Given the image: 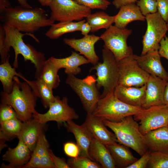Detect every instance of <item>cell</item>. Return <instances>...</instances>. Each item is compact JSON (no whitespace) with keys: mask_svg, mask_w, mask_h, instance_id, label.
<instances>
[{"mask_svg":"<svg viewBox=\"0 0 168 168\" xmlns=\"http://www.w3.org/2000/svg\"><path fill=\"white\" fill-rule=\"evenodd\" d=\"M5 36L0 35V54L1 63L4 62L10 55L9 52L12 47L15 52L13 67H18V57L19 54L23 57L24 61H30L34 65L36 69L35 77L37 78L40 74L44 65L46 60L44 54L37 51L33 46L26 44L23 39L25 35H28L33 38L37 42L39 40L33 34H22L17 30L3 24Z\"/></svg>","mask_w":168,"mask_h":168,"instance_id":"obj_1","label":"cell"},{"mask_svg":"<svg viewBox=\"0 0 168 168\" xmlns=\"http://www.w3.org/2000/svg\"><path fill=\"white\" fill-rule=\"evenodd\" d=\"M0 19L4 24L20 32L33 34L40 28L50 26L54 22L42 8L21 6H11L1 14Z\"/></svg>","mask_w":168,"mask_h":168,"instance_id":"obj_2","label":"cell"},{"mask_svg":"<svg viewBox=\"0 0 168 168\" xmlns=\"http://www.w3.org/2000/svg\"><path fill=\"white\" fill-rule=\"evenodd\" d=\"M13 81L11 93L1 92V102L11 105L17 114L19 119L26 122L33 118L36 111L38 97L27 82H21L17 76L14 77Z\"/></svg>","mask_w":168,"mask_h":168,"instance_id":"obj_3","label":"cell"},{"mask_svg":"<svg viewBox=\"0 0 168 168\" xmlns=\"http://www.w3.org/2000/svg\"><path fill=\"white\" fill-rule=\"evenodd\" d=\"M133 115L119 122L103 120L105 125L114 133L119 143L130 148L141 156L148 150L145 138L139 129V124Z\"/></svg>","mask_w":168,"mask_h":168,"instance_id":"obj_4","label":"cell"},{"mask_svg":"<svg viewBox=\"0 0 168 168\" xmlns=\"http://www.w3.org/2000/svg\"><path fill=\"white\" fill-rule=\"evenodd\" d=\"M142 109L123 102L114 91L101 97L92 114L103 121L116 122L128 116L135 115Z\"/></svg>","mask_w":168,"mask_h":168,"instance_id":"obj_5","label":"cell"},{"mask_svg":"<svg viewBox=\"0 0 168 168\" xmlns=\"http://www.w3.org/2000/svg\"><path fill=\"white\" fill-rule=\"evenodd\" d=\"M103 62L94 66L91 70H96L97 87H103L101 97L113 92L119 84V78L118 61L113 53L104 48L102 50Z\"/></svg>","mask_w":168,"mask_h":168,"instance_id":"obj_6","label":"cell"},{"mask_svg":"<svg viewBox=\"0 0 168 168\" xmlns=\"http://www.w3.org/2000/svg\"><path fill=\"white\" fill-rule=\"evenodd\" d=\"M65 82L79 97L87 113H92L101 97L95 76L90 75L81 79L69 74Z\"/></svg>","mask_w":168,"mask_h":168,"instance_id":"obj_7","label":"cell"},{"mask_svg":"<svg viewBox=\"0 0 168 168\" xmlns=\"http://www.w3.org/2000/svg\"><path fill=\"white\" fill-rule=\"evenodd\" d=\"M132 32L131 29L112 25L100 36L104 43L103 47L110 50L118 61L133 54L132 48L127 43V39Z\"/></svg>","mask_w":168,"mask_h":168,"instance_id":"obj_8","label":"cell"},{"mask_svg":"<svg viewBox=\"0 0 168 168\" xmlns=\"http://www.w3.org/2000/svg\"><path fill=\"white\" fill-rule=\"evenodd\" d=\"M49 7L54 21H80L91 13V9L73 0H52Z\"/></svg>","mask_w":168,"mask_h":168,"instance_id":"obj_9","label":"cell"},{"mask_svg":"<svg viewBox=\"0 0 168 168\" xmlns=\"http://www.w3.org/2000/svg\"><path fill=\"white\" fill-rule=\"evenodd\" d=\"M118 85L140 87L147 83L150 74L139 65L133 54L118 61Z\"/></svg>","mask_w":168,"mask_h":168,"instance_id":"obj_10","label":"cell"},{"mask_svg":"<svg viewBox=\"0 0 168 168\" xmlns=\"http://www.w3.org/2000/svg\"><path fill=\"white\" fill-rule=\"evenodd\" d=\"M145 17L147 28L142 37L141 55L151 51L158 50L160 43L168 31L167 23L158 12L149 14Z\"/></svg>","mask_w":168,"mask_h":168,"instance_id":"obj_11","label":"cell"},{"mask_svg":"<svg viewBox=\"0 0 168 168\" xmlns=\"http://www.w3.org/2000/svg\"><path fill=\"white\" fill-rule=\"evenodd\" d=\"M133 116L136 121H139V130L144 135L150 131L168 126V106L164 104L142 108Z\"/></svg>","mask_w":168,"mask_h":168,"instance_id":"obj_12","label":"cell"},{"mask_svg":"<svg viewBox=\"0 0 168 168\" xmlns=\"http://www.w3.org/2000/svg\"><path fill=\"white\" fill-rule=\"evenodd\" d=\"M68 101L66 97L61 99L59 96H55L54 100L50 104L49 109L46 113L40 114L36 111L33 114V118L44 124L53 121L61 124L78 119V115L69 106Z\"/></svg>","mask_w":168,"mask_h":168,"instance_id":"obj_13","label":"cell"},{"mask_svg":"<svg viewBox=\"0 0 168 168\" xmlns=\"http://www.w3.org/2000/svg\"><path fill=\"white\" fill-rule=\"evenodd\" d=\"M100 39V37L92 34L84 36L79 39L65 38L63 41L66 44L83 55L94 66L99 61L95 50V45Z\"/></svg>","mask_w":168,"mask_h":168,"instance_id":"obj_14","label":"cell"},{"mask_svg":"<svg viewBox=\"0 0 168 168\" xmlns=\"http://www.w3.org/2000/svg\"><path fill=\"white\" fill-rule=\"evenodd\" d=\"M167 81L150 75L146 84V95L142 107V108L164 104V95Z\"/></svg>","mask_w":168,"mask_h":168,"instance_id":"obj_15","label":"cell"},{"mask_svg":"<svg viewBox=\"0 0 168 168\" xmlns=\"http://www.w3.org/2000/svg\"><path fill=\"white\" fill-rule=\"evenodd\" d=\"M82 124L94 138L105 145L118 142L114 133L107 129L103 121L92 113H87Z\"/></svg>","mask_w":168,"mask_h":168,"instance_id":"obj_16","label":"cell"},{"mask_svg":"<svg viewBox=\"0 0 168 168\" xmlns=\"http://www.w3.org/2000/svg\"><path fill=\"white\" fill-rule=\"evenodd\" d=\"M135 57L141 68L150 75L168 80V73L162 64L158 50L143 55H135Z\"/></svg>","mask_w":168,"mask_h":168,"instance_id":"obj_17","label":"cell"},{"mask_svg":"<svg viewBox=\"0 0 168 168\" xmlns=\"http://www.w3.org/2000/svg\"><path fill=\"white\" fill-rule=\"evenodd\" d=\"M32 153L28 147L22 141L19 140L16 147H9L3 155V160L9 164H2L1 168H21L29 161Z\"/></svg>","mask_w":168,"mask_h":168,"instance_id":"obj_18","label":"cell"},{"mask_svg":"<svg viewBox=\"0 0 168 168\" xmlns=\"http://www.w3.org/2000/svg\"><path fill=\"white\" fill-rule=\"evenodd\" d=\"M46 124L40 123L33 118L23 122L21 130L17 137L32 152L40 134L46 129Z\"/></svg>","mask_w":168,"mask_h":168,"instance_id":"obj_19","label":"cell"},{"mask_svg":"<svg viewBox=\"0 0 168 168\" xmlns=\"http://www.w3.org/2000/svg\"><path fill=\"white\" fill-rule=\"evenodd\" d=\"M146 88V84L140 87L118 85L115 89L114 93L119 100L125 103L142 108L145 97Z\"/></svg>","mask_w":168,"mask_h":168,"instance_id":"obj_20","label":"cell"},{"mask_svg":"<svg viewBox=\"0 0 168 168\" xmlns=\"http://www.w3.org/2000/svg\"><path fill=\"white\" fill-rule=\"evenodd\" d=\"M63 124L67 131L72 133L75 137L80 150L79 156H86L91 159L89 154L93 138L91 134L82 124L78 125L73 120Z\"/></svg>","mask_w":168,"mask_h":168,"instance_id":"obj_21","label":"cell"},{"mask_svg":"<svg viewBox=\"0 0 168 168\" xmlns=\"http://www.w3.org/2000/svg\"><path fill=\"white\" fill-rule=\"evenodd\" d=\"M59 70L65 69L64 72L68 75H76L81 71L79 66L90 63L84 56L75 52H72L71 55L63 58H57L51 57L49 58Z\"/></svg>","mask_w":168,"mask_h":168,"instance_id":"obj_22","label":"cell"},{"mask_svg":"<svg viewBox=\"0 0 168 168\" xmlns=\"http://www.w3.org/2000/svg\"><path fill=\"white\" fill-rule=\"evenodd\" d=\"M168 127L150 131L144 135L148 151L168 153Z\"/></svg>","mask_w":168,"mask_h":168,"instance_id":"obj_23","label":"cell"},{"mask_svg":"<svg viewBox=\"0 0 168 168\" xmlns=\"http://www.w3.org/2000/svg\"><path fill=\"white\" fill-rule=\"evenodd\" d=\"M114 25L121 29H125L128 24L136 21H144L145 17L135 3L121 7L118 13L114 16Z\"/></svg>","mask_w":168,"mask_h":168,"instance_id":"obj_24","label":"cell"},{"mask_svg":"<svg viewBox=\"0 0 168 168\" xmlns=\"http://www.w3.org/2000/svg\"><path fill=\"white\" fill-rule=\"evenodd\" d=\"M91 159L98 163L104 168H114L115 162L107 146L93 138L89 150Z\"/></svg>","mask_w":168,"mask_h":168,"instance_id":"obj_25","label":"cell"},{"mask_svg":"<svg viewBox=\"0 0 168 168\" xmlns=\"http://www.w3.org/2000/svg\"><path fill=\"white\" fill-rule=\"evenodd\" d=\"M106 146L111 153L116 167L127 168L138 159L133 155L129 147L124 145L115 142Z\"/></svg>","mask_w":168,"mask_h":168,"instance_id":"obj_26","label":"cell"},{"mask_svg":"<svg viewBox=\"0 0 168 168\" xmlns=\"http://www.w3.org/2000/svg\"><path fill=\"white\" fill-rule=\"evenodd\" d=\"M10 56L0 65V80L2 85L3 91L7 93H11L12 91L15 76L19 77L24 80L26 78L16 72L15 67L11 66L9 61Z\"/></svg>","mask_w":168,"mask_h":168,"instance_id":"obj_27","label":"cell"},{"mask_svg":"<svg viewBox=\"0 0 168 168\" xmlns=\"http://www.w3.org/2000/svg\"><path fill=\"white\" fill-rule=\"evenodd\" d=\"M86 21L83 20L77 22L63 21L54 23L45 34L50 39H57L65 34L80 31L82 24Z\"/></svg>","mask_w":168,"mask_h":168,"instance_id":"obj_28","label":"cell"},{"mask_svg":"<svg viewBox=\"0 0 168 168\" xmlns=\"http://www.w3.org/2000/svg\"><path fill=\"white\" fill-rule=\"evenodd\" d=\"M27 82L37 96L40 98L44 107L48 108L50 104L53 102L55 96H54L53 89L46 83L39 78L35 80L30 81L26 79Z\"/></svg>","mask_w":168,"mask_h":168,"instance_id":"obj_29","label":"cell"},{"mask_svg":"<svg viewBox=\"0 0 168 168\" xmlns=\"http://www.w3.org/2000/svg\"><path fill=\"white\" fill-rule=\"evenodd\" d=\"M59 70L48 59L45 62L40 74L36 78L42 80L53 90L55 89L58 86L60 81L58 73Z\"/></svg>","mask_w":168,"mask_h":168,"instance_id":"obj_30","label":"cell"},{"mask_svg":"<svg viewBox=\"0 0 168 168\" xmlns=\"http://www.w3.org/2000/svg\"><path fill=\"white\" fill-rule=\"evenodd\" d=\"M114 16L101 11L91 13L86 18V21L91 26V32L94 33L101 29L109 28L114 23Z\"/></svg>","mask_w":168,"mask_h":168,"instance_id":"obj_31","label":"cell"},{"mask_svg":"<svg viewBox=\"0 0 168 168\" xmlns=\"http://www.w3.org/2000/svg\"><path fill=\"white\" fill-rule=\"evenodd\" d=\"M23 122L18 118L0 123V140L9 141L17 137L23 125Z\"/></svg>","mask_w":168,"mask_h":168,"instance_id":"obj_32","label":"cell"},{"mask_svg":"<svg viewBox=\"0 0 168 168\" xmlns=\"http://www.w3.org/2000/svg\"><path fill=\"white\" fill-rule=\"evenodd\" d=\"M147 168H168V153L150 152V159Z\"/></svg>","mask_w":168,"mask_h":168,"instance_id":"obj_33","label":"cell"},{"mask_svg":"<svg viewBox=\"0 0 168 168\" xmlns=\"http://www.w3.org/2000/svg\"><path fill=\"white\" fill-rule=\"evenodd\" d=\"M67 163L72 168H100L101 166L89 158L79 156L76 158L68 159Z\"/></svg>","mask_w":168,"mask_h":168,"instance_id":"obj_34","label":"cell"},{"mask_svg":"<svg viewBox=\"0 0 168 168\" xmlns=\"http://www.w3.org/2000/svg\"><path fill=\"white\" fill-rule=\"evenodd\" d=\"M49 143L46 138L44 132L39 136L35 148L32 152L40 157L49 155Z\"/></svg>","mask_w":168,"mask_h":168,"instance_id":"obj_35","label":"cell"},{"mask_svg":"<svg viewBox=\"0 0 168 168\" xmlns=\"http://www.w3.org/2000/svg\"><path fill=\"white\" fill-rule=\"evenodd\" d=\"M136 3L141 13L145 16L157 12L156 0H138Z\"/></svg>","mask_w":168,"mask_h":168,"instance_id":"obj_36","label":"cell"},{"mask_svg":"<svg viewBox=\"0 0 168 168\" xmlns=\"http://www.w3.org/2000/svg\"><path fill=\"white\" fill-rule=\"evenodd\" d=\"M73 0L79 4L87 7L91 9L106 10L110 4V2L107 0Z\"/></svg>","mask_w":168,"mask_h":168,"instance_id":"obj_37","label":"cell"},{"mask_svg":"<svg viewBox=\"0 0 168 168\" xmlns=\"http://www.w3.org/2000/svg\"><path fill=\"white\" fill-rule=\"evenodd\" d=\"M16 118L18 119V117L14 109L8 104L1 103L0 105V123Z\"/></svg>","mask_w":168,"mask_h":168,"instance_id":"obj_38","label":"cell"},{"mask_svg":"<svg viewBox=\"0 0 168 168\" xmlns=\"http://www.w3.org/2000/svg\"><path fill=\"white\" fill-rule=\"evenodd\" d=\"M63 150L66 155L71 158H76L79 156L80 150L77 144L68 142L63 145Z\"/></svg>","mask_w":168,"mask_h":168,"instance_id":"obj_39","label":"cell"},{"mask_svg":"<svg viewBox=\"0 0 168 168\" xmlns=\"http://www.w3.org/2000/svg\"><path fill=\"white\" fill-rule=\"evenodd\" d=\"M157 12L167 23L168 22V0H156Z\"/></svg>","mask_w":168,"mask_h":168,"instance_id":"obj_40","label":"cell"},{"mask_svg":"<svg viewBox=\"0 0 168 168\" xmlns=\"http://www.w3.org/2000/svg\"><path fill=\"white\" fill-rule=\"evenodd\" d=\"M150 151H148L138 159L135 162L128 166L127 168H146L147 167L149 159Z\"/></svg>","mask_w":168,"mask_h":168,"instance_id":"obj_41","label":"cell"},{"mask_svg":"<svg viewBox=\"0 0 168 168\" xmlns=\"http://www.w3.org/2000/svg\"><path fill=\"white\" fill-rule=\"evenodd\" d=\"M49 153L56 168H71L65 159L56 156L50 149Z\"/></svg>","mask_w":168,"mask_h":168,"instance_id":"obj_42","label":"cell"},{"mask_svg":"<svg viewBox=\"0 0 168 168\" xmlns=\"http://www.w3.org/2000/svg\"><path fill=\"white\" fill-rule=\"evenodd\" d=\"M158 51L161 57L168 60V37L166 36L161 40Z\"/></svg>","mask_w":168,"mask_h":168,"instance_id":"obj_43","label":"cell"},{"mask_svg":"<svg viewBox=\"0 0 168 168\" xmlns=\"http://www.w3.org/2000/svg\"><path fill=\"white\" fill-rule=\"evenodd\" d=\"M21 168H41L40 157L32 153L29 161L25 165L21 167Z\"/></svg>","mask_w":168,"mask_h":168,"instance_id":"obj_44","label":"cell"},{"mask_svg":"<svg viewBox=\"0 0 168 168\" xmlns=\"http://www.w3.org/2000/svg\"><path fill=\"white\" fill-rule=\"evenodd\" d=\"M138 0H114L112 4L117 9H119L121 7L128 4L135 3Z\"/></svg>","mask_w":168,"mask_h":168,"instance_id":"obj_45","label":"cell"},{"mask_svg":"<svg viewBox=\"0 0 168 168\" xmlns=\"http://www.w3.org/2000/svg\"><path fill=\"white\" fill-rule=\"evenodd\" d=\"M91 26L87 21L85 22L82 24L80 31L83 35L85 36L88 35V33L91 31Z\"/></svg>","mask_w":168,"mask_h":168,"instance_id":"obj_46","label":"cell"},{"mask_svg":"<svg viewBox=\"0 0 168 168\" xmlns=\"http://www.w3.org/2000/svg\"><path fill=\"white\" fill-rule=\"evenodd\" d=\"M11 7L8 0H0V12L2 14L5 12L7 9Z\"/></svg>","mask_w":168,"mask_h":168,"instance_id":"obj_47","label":"cell"},{"mask_svg":"<svg viewBox=\"0 0 168 168\" xmlns=\"http://www.w3.org/2000/svg\"><path fill=\"white\" fill-rule=\"evenodd\" d=\"M164 104L168 106V80L166 85L164 95Z\"/></svg>","mask_w":168,"mask_h":168,"instance_id":"obj_48","label":"cell"},{"mask_svg":"<svg viewBox=\"0 0 168 168\" xmlns=\"http://www.w3.org/2000/svg\"><path fill=\"white\" fill-rule=\"evenodd\" d=\"M21 6L26 8H32V7L27 2V0H17Z\"/></svg>","mask_w":168,"mask_h":168,"instance_id":"obj_49","label":"cell"},{"mask_svg":"<svg viewBox=\"0 0 168 168\" xmlns=\"http://www.w3.org/2000/svg\"><path fill=\"white\" fill-rule=\"evenodd\" d=\"M40 4L44 6H49L52 0H38Z\"/></svg>","mask_w":168,"mask_h":168,"instance_id":"obj_50","label":"cell"},{"mask_svg":"<svg viewBox=\"0 0 168 168\" xmlns=\"http://www.w3.org/2000/svg\"><path fill=\"white\" fill-rule=\"evenodd\" d=\"M1 140V141L0 142V150L2 149L6 146V144L4 142L3 140Z\"/></svg>","mask_w":168,"mask_h":168,"instance_id":"obj_51","label":"cell"},{"mask_svg":"<svg viewBox=\"0 0 168 168\" xmlns=\"http://www.w3.org/2000/svg\"><path fill=\"white\" fill-rule=\"evenodd\" d=\"M167 26H168V22L167 23Z\"/></svg>","mask_w":168,"mask_h":168,"instance_id":"obj_52","label":"cell"},{"mask_svg":"<svg viewBox=\"0 0 168 168\" xmlns=\"http://www.w3.org/2000/svg\"></svg>","mask_w":168,"mask_h":168,"instance_id":"obj_53","label":"cell"}]
</instances>
